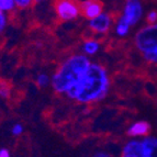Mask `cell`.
Masks as SVG:
<instances>
[{
	"label": "cell",
	"instance_id": "obj_5",
	"mask_svg": "<svg viewBox=\"0 0 157 157\" xmlns=\"http://www.w3.org/2000/svg\"><path fill=\"white\" fill-rule=\"evenodd\" d=\"M142 16H143V7H142V3L140 1H137V0L126 1L121 18L123 19L128 25H135L141 20Z\"/></svg>",
	"mask_w": 157,
	"mask_h": 157
},
{
	"label": "cell",
	"instance_id": "obj_14",
	"mask_svg": "<svg viewBox=\"0 0 157 157\" xmlns=\"http://www.w3.org/2000/svg\"><path fill=\"white\" fill-rule=\"evenodd\" d=\"M36 85L41 88H45L51 85V77L46 73H41L36 76Z\"/></svg>",
	"mask_w": 157,
	"mask_h": 157
},
{
	"label": "cell",
	"instance_id": "obj_18",
	"mask_svg": "<svg viewBox=\"0 0 157 157\" xmlns=\"http://www.w3.org/2000/svg\"><path fill=\"white\" fill-rule=\"evenodd\" d=\"M33 3L32 0H16V6L19 9H28Z\"/></svg>",
	"mask_w": 157,
	"mask_h": 157
},
{
	"label": "cell",
	"instance_id": "obj_1",
	"mask_svg": "<svg viewBox=\"0 0 157 157\" xmlns=\"http://www.w3.org/2000/svg\"><path fill=\"white\" fill-rule=\"evenodd\" d=\"M109 89L110 78L108 71L101 64L91 63L80 81L65 96L80 105H91L105 99Z\"/></svg>",
	"mask_w": 157,
	"mask_h": 157
},
{
	"label": "cell",
	"instance_id": "obj_4",
	"mask_svg": "<svg viewBox=\"0 0 157 157\" xmlns=\"http://www.w3.org/2000/svg\"><path fill=\"white\" fill-rule=\"evenodd\" d=\"M55 11L57 17L63 21L76 20L80 14V6L69 0H60L55 5Z\"/></svg>",
	"mask_w": 157,
	"mask_h": 157
},
{
	"label": "cell",
	"instance_id": "obj_19",
	"mask_svg": "<svg viewBox=\"0 0 157 157\" xmlns=\"http://www.w3.org/2000/svg\"><path fill=\"white\" fill-rule=\"evenodd\" d=\"M7 24H8V18L5 13L0 11V33H2L5 31V29L7 28Z\"/></svg>",
	"mask_w": 157,
	"mask_h": 157
},
{
	"label": "cell",
	"instance_id": "obj_13",
	"mask_svg": "<svg viewBox=\"0 0 157 157\" xmlns=\"http://www.w3.org/2000/svg\"><path fill=\"white\" fill-rule=\"evenodd\" d=\"M16 8V0H0V11L5 14L13 11Z\"/></svg>",
	"mask_w": 157,
	"mask_h": 157
},
{
	"label": "cell",
	"instance_id": "obj_15",
	"mask_svg": "<svg viewBox=\"0 0 157 157\" xmlns=\"http://www.w3.org/2000/svg\"><path fill=\"white\" fill-rule=\"evenodd\" d=\"M11 94L10 86L8 84H0V97L3 99H8Z\"/></svg>",
	"mask_w": 157,
	"mask_h": 157
},
{
	"label": "cell",
	"instance_id": "obj_20",
	"mask_svg": "<svg viewBox=\"0 0 157 157\" xmlns=\"http://www.w3.org/2000/svg\"><path fill=\"white\" fill-rule=\"evenodd\" d=\"M146 21L148 22V23H151V25L152 24H154L155 22H157V11H151V12H148V14H147L146 17Z\"/></svg>",
	"mask_w": 157,
	"mask_h": 157
},
{
	"label": "cell",
	"instance_id": "obj_3",
	"mask_svg": "<svg viewBox=\"0 0 157 157\" xmlns=\"http://www.w3.org/2000/svg\"><path fill=\"white\" fill-rule=\"evenodd\" d=\"M135 45L143 54L157 48V24L142 28L135 35Z\"/></svg>",
	"mask_w": 157,
	"mask_h": 157
},
{
	"label": "cell",
	"instance_id": "obj_8",
	"mask_svg": "<svg viewBox=\"0 0 157 157\" xmlns=\"http://www.w3.org/2000/svg\"><path fill=\"white\" fill-rule=\"evenodd\" d=\"M122 157H146L142 141H128L122 148Z\"/></svg>",
	"mask_w": 157,
	"mask_h": 157
},
{
	"label": "cell",
	"instance_id": "obj_2",
	"mask_svg": "<svg viewBox=\"0 0 157 157\" xmlns=\"http://www.w3.org/2000/svg\"><path fill=\"white\" fill-rule=\"evenodd\" d=\"M91 65L89 57L82 53L69 56L60 64L51 77V86L56 94H66L78 84Z\"/></svg>",
	"mask_w": 157,
	"mask_h": 157
},
{
	"label": "cell",
	"instance_id": "obj_9",
	"mask_svg": "<svg viewBox=\"0 0 157 157\" xmlns=\"http://www.w3.org/2000/svg\"><path fill=\"white\" fill-rule=\"evenodd\" d=\"M151 131V125L146 121H139L132 124L128 128V135L132 137H137V136H144L147 135L148 132Z\"/></svg>",
	"mask_w": 157,
	"mask_h": 157
},
{
	"label": "cell",
	"instance_id": "obj_7",
	"mask_svg": "<svg viewBox=\"0 0 157 157\" xmlns=\"http://www.w3.org/2000/svg\"><path fill=\"white\" fill-rule=\"evenodd\" d=\"M79 6H80V10L84 17L88 20H92V19L99 17L101 13H103V6L98 1L85 0Z\"/></svg>",
	"mask_w": 157,
	"mask_h": 157
},
{
	"label": "cell",
	"instance_id": "obj_10",
	"mask_svg": "<svg viewBox=\"0 0 157 157\" xmlns=\"http://www.w3.org/2000/svg\"><path fill=\"white\" fill-rule=\"evenodd\" d=\"M100 42L96 39H88L86 40L84 43H82V46H81V51H82V54L86 56H94L96 55L98 52L100 51Z\"/></svg>",
	"mask_w": 157,
	"mask_h": 157
},
{
	"label": "cell",
	"instance_id": "obj_22",
	"mask_svg": "<svg viewBox=\"0 0 157 157\" xmlns=\"http://www.w3.org/2000/svg\"><path fill=\"white\" fill-rule=\"evenodd\" d=\"M92 157H112V156L107 152H97L92 155Z\"/></svg>",
	"mask_w": 157,
	"mask_h": 157
},
{
	"label": "cell",
	"instance_id": "obj_21",
	"mask_svg": "<svg viewBox=\"0 0 157 157\" xmlns=\"http://www.w3.org/2000/svg\"><path fill=\"white\" fill-rule=\"evenodd\" d=\"M0 157H11L10 151L8 148H6V147L0 148Z\"/></svg>",
	"mask_w": 157,
	"mask_h": 157
},
{
	"label": "cell",
	"instance_id": "obj_11",
	"mask_svg": "<svg viewBox=\"0 0 157 157\" xmlns=\"http://www.w3.org/2000/svg\"><path fill=\"white\" fill-rule=\"evenodd\" d=\"M146 157H157V139L154 136H147L142 141Z\"/></svg>",
	"mask_w": 157,
	"mask_h": 157
},
{
	"label": "cell",
	"instance_id": "obj_6",
	"mask_svg": "<svg viewBox=\"0 0 157 157\" xmlns=\"http://www.w3.org/2000/svg\"><path fill=\"white\" fill-rule=\"evenodd\" d=\"M111 25H112V18L107 12L101 13L99 17L92 19V20H89V22H88L89 29L96 34L107 33L110 30Z\"/></svg>",
	"mask_w": 157,
	"mask_h": 157
},
{
	"label": "cell",
	"instance_id": "obj_16",
	"mask_svg": "<svg viewBox=\"0 0 157 157\" xmlns=\"http://www.w3.org/2000/svg\"><path fill=\"white\" fill-rule=\"evenodd\" d=\"M144 58L149 62V63H157V48L156 50L149 51V52H146L143 54Z\"/></svg>",
	"mask_w": 157,
	"mask_h": 157
},
{
	"label": "cell",
	"instance_id": "obj_12",
	"mask_svg": "<svg viewBox=\"0 0 157 157\" xmlns=\"http://www.w3.org/2000/svg\"><path fill=\"white\" fill-rule=\"evenodd\" d=\"M130 28H131V26L128 25L123 19L120 17L118 22H117V25H115V33H117L118 36H125V35L128 34Z\"/></svg>",
	"mask_w": 157,
	"mask_h": 157
},
{
	"label": "cell",
	"instance_id": "obj_17",
	"mask_svg": "<svg viewBox=\"0 0 157 157\" xmlns=\"http://www.w3.org/2000/svg\"><path fill=\"white\" fill-rule=\"evenodd\" d=\"M24 132V128L21 123H16L13 124V126L11 128V133L14 136H20Z\"/></svg>",
	"mask_w": 157,
	"mask_h": 157
}]
</instances>
